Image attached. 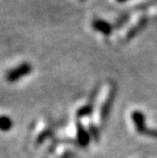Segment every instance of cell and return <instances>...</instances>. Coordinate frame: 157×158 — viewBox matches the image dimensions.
Instances as JSON below:
<instances>
[{"label": "cell", "mask_w": 157, "mask_h": 158, "mask_svg": "<svg viewBox=\"0 0 157 158\" xmlns=\"http://www.w3.org/2000/svg\"><path fill=\"white\" fill-rule=\"evenodd\" d=\"M90 133H91V138H93L96 142H98L99 132H98V129H96V127H94L93 124H90Z\"/></svg>", "instance_id": "cell-9"}, {"label": "cell", "mask_w": 157, "mask_h": 158, "mask_svg": "<svg viewBox=\"0 0 157 158\" xmlns=\"http://www.w3.org/2000/svg\"><path fill=\"white\" fill-rule=\"evenodd\" d=\"M114 98H115V89H112L101 108V114H100V115H101V120L103 123L106 122V119L108 118L109 112H110V110H111L112 103L114 101Z\"/></svg>", "instance_id": "cell-5"}, {"label": "cell", "mask_w": 157, "mask_h": 158, "mask_svg": "<svg viewBox=\"0 0 157 158\" xmlns=\"http://www.w3.org/2000/svg\"><path fill=\"white\" fill-rule=\"evenodd\" d=\"M12 119L7 115H0V131L8 132L12 129Z\"/></svg>", "instance_id": "cell-7"}, {"label": "cell", "mask_w": 157, "mask_h": 158, "mask_svg": "<svg viewBox=\"0 0 157 158\" xmlns=\"http://www.w3.org/2000/svg\"><path fill=\"white\" fill-rule=\"evenodd\" d=\"M33 66L30 62H23L19 65L9 69L5 75V79L8 83H15L26 76L32 73Z\"/></svg>", "instance_id": "cell-2"}, {"label": "cell", "mask_w": 157, "mask_h": 158, "mask_svg": "<svg viewBox=\"0 0 157 158\" xmlns=\"http://www.w3.org/2000/svg\"><path fill=\"white\" fill-rule=\"evenodd\" d=\"M132 119H133L134 124H135V127H136L137 132L142 134V135L157 139V130L149 129V127H146L145 115L143 114L142 111H139V110L134 111L132 113Z\"/></svg>", "instance_id": "cell-1"}, {"label": "cell", "mask_w": 157, "mask_h": 158, "mask_svg": "<svg viewBox=\"0 0 157 158\" xmlns=\"http://www.w3.org/2000/svg\"><path fill=\"white\" fill-rule=\"evenodd\" d=\"M92 28L95 31L101 33L104 36H110L113 31V27L110 23L101 19H96L92 22Z\"/></svg>", "instance_id": "cell-3"}, {"label": "cell", "mask_w": 157, "mask_h": 158, "mask_svg": "<svg viewBox=\"0 0 157 158\" xmlns=\"http://www.w3.org/2000/svg\"><path fill=\"white\" fill-rule=\"evenodd\" d=\"M118 2H119V3H123V2H126L128 0H116Z\"/></svg>", "instance_id": "cell-10"}, {"label": "cell", "mask_w": 157, "mask_h": 158, "mask_svg": "<svg viewBox=\"0 0 157 158\" xmlns=\"http://www.w3.org/2000/svg\"><path fill=\"white\" fill-rule=\"evenodd\" d=\"M93 110V106L91 104H88V105H86L84 107H82V108H80L78 110V113H76V115L80 118V117H84V116H87L89 115V114H91Z\"/></svg>", "instance_id": "cell-8"}, {"label": "cell", "mask_w": 157, "mask_h": 158, "mask_svg": "<svg viewBox=\"0 0 157 158\" xmlns=\"http://www.w3.org/2000/svg\"><path fill=\"white\" fill-rule=\"evenodd\" d=\"M147 25H148V19L146 16H143L138 21V23L136 25H134L131 29L129 30V32L126 33V40H132L133 38H135L137 35H139L143 30H144Z\"/></svg>", "instance_id": "cell-4"}, {"label": "cell", "mask_w": 157, "mask_h": 158, "mask_svg": "<svg viewBox=\"0 0 157 158\" xmlns=\"http://www.w3.org/2000/svg\"><path fill=\"white\" fill-rule=\"evenodd\" d=\"M76 132H78V142L82 147H87L89 145L90 141H91V136L87 132L85 127L78 122L76 123Z\"/></svg>", "instance_id": "cell-6"}, {"label": "cell", "mask_w": 157, "mask_h": 158, "mask_svg": "<svg viewBox=\"0 0 157 158\" xmlns=\"http://www.w3.org/2000/svg\"><path fill=\"white\" fill-rule=\"evenodd\" d=\"M80 1H82V2H84V1H86V0H80Z\"/></svg>", "instance_id": "cell-11"}]
</instances>
